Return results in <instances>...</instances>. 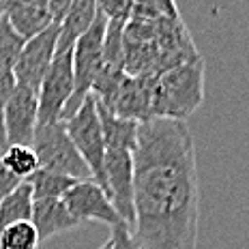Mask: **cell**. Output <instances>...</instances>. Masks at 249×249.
Returning <instances> with one entry per match:
<instances>
[{
  "label": "cell",
  "mask_w": 249,
  "mask_h": 249,
  "mask_svg": "<svg viewBox=\"0 0 249 249\" xmlns=\"http://www.w3.org/2000/svg\"><path fill=\"white\" fill-rule=\"evenodd\" d=\"M33 187L28 180H22L0 204V230L18 221H33Z\"/></svg>",
  "instance_id": "cell-15"
},
{
  "label": "cell",
  "mask_w": 249,
  "mask_h": 249,
  "mask_svg": "<svg viewBox=\"0 0 249 249\" xmlns=\"http://www.w3.org/2000/svg\"><path fill=\"white\" fill-rule=\"evenodd\" d=\"M26 41L11 28L9 19L0 18V71H13Z\"/></svg>",
  "instance_id": "cell-19"
},
{
  "label": "cell",
  "mask_w": 249,
  "mask_h": 249,
  "mask_svg": "<svg viewBox=\"0 0 249 249\" xmlns=\"http://www.w3.org/2000/svg\"><path fill=\"white\" fill-rule=\"evenodd\" d=\"M99 107V103H97ZM103 142V180L114 209L121 215L124 226H133V155L138 144V121L121 118L116 114L99 107Z\"/></svg>",
  "instance_id": "cell-2"
},
{
  "label": "cell",
  "mask_w": 249,
  "mask_h": 249,
  "mask_svg": "<svg viewBox=\"0 0 249 249\" xmlns=\"http://www.w3.org/2000/svg\"><path fill=\"white\" fill-rule=\"evenodd\" d=\"M4 18L9 19L11 28L19 35L24 41L37 37L48 26L54 24V15L48 7L26 0H9L4 9Z\"/></svg>",
  "instance_id": "cell-13"
},
{
  "label": "cell",
  "mask_w": 249,
  "mask_h": 249,
  "mask_svg": "<svg viewBox=\"0 0 249 249\" xmlns=\"http://www.w3.org/2000/svg\"><path fill=\"white\" fill-rule=\"evenodd\" d=\"M136 2L133 0H97L99 13L106 15L110 22H129Z\"/></svg>",
  "instance_id": "cell-20"
},
{
  "label": "cell",
  "mask_w": 249,
  "mask_h": 249,
  "mask_svg": "<svg viewBox=\"0 0 249 249\" xmlns=\"http://www.w3.org/2000/svg\"><path fill=\"white\" fill-rule=\"evenodd\" d=\"M30 146L37 153L41 170L71 176V178H75V180L92 178L90 168H88L86 161L80 157V153H77L75 144L71 142L62 121L37 124Z\"/></svg>",
  "instance_id": "cell-5"
},
{
  "label": "cell",
  "mask_w": 249,
  "mask_h": 249,
  "mask_svg": "<svg viewBox=\"0 0 249 249\" xmlns=\"http://www.w3.org/2000/svg\"><path fill=\"white\" fill-rule=\"evenodd\" d=\"M28 183H30V187H33V198L43 200V198H62V196H65L77 180L71 178V176L48 172V170L39 168L37 172L28 178Z\"/></svg>",
  "instance_id": "cell-17"
},
{
  "label": "cell",
  "mask_w": 249,
  "mask_h": 249,
  "mask_svg": "<svg viewBox=\"0 0 249 249\" xmlns=\"http://www.w3.org/2000/svg\"><path fill=\"white\" fill-rule=\"evenodd\" d=\"M67 133H69L71 142L75 144L80 157L90 168L92 178L106 189V180H103V155H106V142H103V127L97 99L88 95L82 106L71 114L67 121H62Z\"/></svg>",
  "instance_id": "cell-6"
},
{
  "label": "cell",
  "mask_w": 249,
  "mask_h": 249,
  "mask_svg": "<svg viewBox=\"0 0 249 249\" xmlns=\"http://www.w3.org/2000/svg\"><path fill=\"white\" fill-rule=\"evenodd\" d=\"M110 249H140V247L133 241L131 230L123 224V226L110 228Z\"/></svg>",
  "instance_id": "cell-23"
},
{
  "label": "cell",
  "mask_w": 249,
  "mask_h": 249,
  "mask_svg": "<svg viewBox=\"0 0 249 249\" xmlns=\"http://www.w3.org/2000/svg\"><path fill=\"white\" fill-rule=\"evenodd\" d=\"M73 45H56V54L39 86V124L62 121L67 103L73 97Z\"/></svg>",
  "instance_id": "cell-7"
},
{
  "label": "cell",
  "mask_w": 249,
  "mask_h": 249,
  "mask_svg": "<svg viewBox=\"0 0 249 249\" xmlns=\"http://www.w3.org/2000/svg\"><path fill=\"white\" fill-rule=\"evenodd\" d=\"M4 9H7V0H0V18L4 15Z\"/></svg>",
  "instance_id": "cell-26"
},
{
  "label": "cell",
  "mask_w": 249,
  "mask_h": 249,
  "mask_svg": "<svg viewBox=\"0 0 249 249\" xmlns=\"http://www.w3.org/2000/svg\"><path fill=\"white\" fill-rule=\"evenodd\" d=\"M200 178L187 121L148 118L133 155V226L140 249H196Z\"/></svg>",
  "instance_id": "cell-1"
},
{
  "label": "cell",
  "mask_w": 249,
  "mask_h": 249,
  "mask_svg": "<svg viewBox=\"0 0 249 249\" xmlns=\"http://www.w3.org/2000/svg\"><path fill=\"white\" fill-rule=\"evenodd\" d=\"M138 11L148 13V15H157V18H170V19H178V7L176 0H133Z\"/></svg>",
  "instance_id": "cell-21"
},
{
  "label": "cell",
  "mask_w": 249,
  "mask_h": 249,
  "mask_svg": "<svg viewBox=\"0 0 249 249\" xmlns=\"http://www.w3.org/2000/svg\"><path fill=\"white\" fill-rule=\"evenodd\" d=\"M97 13V0H71L65 18L60 19L58 45H73L75 39L95 22Z\"/></svg>",
  "instance_id": "cell-14"
},
{
  "label": "cell",
  "mask_w": 249,
  "mask_h": 249,
  "mask_svg": "<svg viewBox=\"0 0 249 249\" xmlns=\"http://www.w3.org/2000/svg\"><path fill=\"white\" fill-rule=\"evenodd\" d=\"M39 124V97L37 90L15 82V88L4 107V140L9 144L30 146L35 129Z\"/></svg>",
  "instance_id": "cell-10"
},
{
  "label": "cell",
  "mask_w": 249,
  "mask_h": 249,
  "mask_svg": "<svg viewBox=\"0 0 249 249\" xmlns=\"http://www.w3.org/2000/svg\"><path fill=\"white\" fill-rule=\"evenodd\" d=\"M0 153H2V150H0Z\"/></svg>",
  "instance_id": "cell-28"
},
{
  "label": "cell",
  "mask_w": 249,
  "mask_h": 249,
  "mask_svg": "<svg viewBox=\"0 0 249 249\" xmlns=\"http://www.w3.org/2000/svg\"><path fill=\"white\" fill-rule=\"evenodd\" d=\"M58 37H60V24L54 22L43 33H39L37 37L26 41L22 52H19V58L13 67V77L18 84L28 86L39 92L41 82H43L52 60H54Z\"/></svg>",
  "instance_id": "cell-9"
},
{
  "label": "cell",
  "mask_w": 249,
  "mask_h": 249,
  "mask_svg": "<svg viewBox=\"0 0 249 249\" xmlns=\"http://www.w3.org/2000/svg\"><path fill=\"white\" fill-rule=\"evenodd\" d=\"M33 224L39 232L41 243L52 236H58L62 232H69L80 228L82 224L67 211L62 198H43L35 200L33 204Z\"/></svg>",
  "instance_id": "cell-12"
},
{
  "label": "cell",
  "mask_w": 249,
  "mask_h": 249,
  "mask_svg": "<svg viewBox=\"0 0 249 249\" xmlns=\"http://www.w3.org/2000/svg\"><path fill=\"white\" fill-rule=\"evenodd\" d=\"M69 4H71V0H50L48 9L52 11V15H54V22L60 24V19L65 18V13H67V9H69Z\"/></svg>",
  "instance_id": "cell-25"
},
{
  "label": "cell",
  "mask_w": 249,
  "mask_h": 249,
  "mask_svg": "<svg viewBox=\"0 0 249 249\" xmlns=\"http://www.w3.org/2000/svg\"><path fill=\"white\" fill-rule=\"evenodd\" d=\"M150 86L153 75H123L116 99L112 103V114L129 121L144 123L150 118Z\"/></svg>",
  "instance_id": "cell-11"
},
{
  "label": "cell",
  "mask_w": 249,
  "mask_h": 249,
  "mask_svg": "<svg viewBox=\"0 0 249 249\" xmlns=\"http://www.w3.org/2000/svg\"><path fill=\"white\" fill-rule=\"evenodd\" d=\"M62 204L67 206V211L80 221L82 226L88 221H99L103 226H123L124 221L114 209L110 196L103 187L97 183L95 178L77 180V183L62 196Z\"/></svg>",
  "instance_id": "cell-8"
},
{
  "label": "cell",
  "mask_w": 249,
  "mask_h": 249,
  "mask_svg": "<svg viewBox=\"0 0 249 249\" xmlns=\"http://www.w3.org/2000/svg\"><path fill=\"white\" fill-rule=\"evenodd\" d=\"M204 101V60L198 58L176 65L153 75L150 118L187 121Z\"/></svg>",
  "instance_id": "cell-3"
},
{
  "label": "cell",
  "mask_w": 249,
  "mask_h": 249,
  "mask_svg": "<svg viewBox=\"0 0 249 249\" xmlns=\"http://www.w3.org/2000/svg\"><path fill=\"white\" fill-rule=\"evenodd\" d=\"M15 88L13 71H0V150L7 148V140H4V107Z\"/></svg>",
  "instance_id": "cell-22"
},
{
  "label": "cell",
  "mask_w": 249,
  "mask_h": 249,
  "mask_svg": "<svg viewBox=\"0 0 249 249\" xmlns=\"http://www.w3.org/2000/svg\"><path fill=\"white\" fill-rule=\"evenodd\" d=\"M41 238L33 221H18L0 230V249H39Z\"/></svg>",
  "instance_id": "cell-18"
},
{
  "label": "cell",
  "mask_w": 249,
  "mask_h": 249,
  "mask_svg": "<svg viewBox=\"0 0 249 249\" xmlns=\"http://www.w3.org/2000/svg\"><path fill=\"white\" fill-rule=\"evenodd\" d=\"M7 2H9V0H7Z\"/></svg>",
  "instance_id": "cell-29"
},
{
  "label": "cell",
  "mask_w": 249,
  "mask_h": 249,
  "mask_svg": "<svg viewBox=\"0 0 249 249\" xmlns=\"http://www.w3.org/2000/svg\"><path fill=\"white\" fill-rule=\"evenodd\" d=\"M0 163L18 180H28L39 170V159L33 146L26 144H9L0 153Z\"/></svg>",
  "instance_id": "cell-16"
},
{
  "label": "cell",
  "mask_w": 249,
  "mask_h": 249,
  "mask_svg": "<svg viewBox=\"0 0 249 249\" xmlns=\"http://www.w3.org/2000/svg\"><path fill=\"white\" fill-rule=\"evenodd\" d=\"M107 18L103 13H97L95 22H92L73 43V97L67 103L65 112H62V121L73 114L82 101L90 95L92 84H95L97 75L103 69V37H106Z\"/></svg>",
  "instance_id": "cell-4"
},
{
  "label": "cell",
  "mask_w": 249,
  "mask_h": 249,
  "mask_svg": "<svg viewBox=\"0 0 249 249\" xmlns=\"http://www.w3.org/2000/svg\"><path fill=\"white\" fill-rule=\"evenodd\" d=\"M99 249H110V238H107V241H106V243H103V245H101Z\"/></svg>",
  "instance_id": "cell-27"
},
{
  "label": "cell",
  "mask_w": 249,
  "mask_h": 249,
  "mask_svg": "<svg viewBox=\"0 0 249 249\" xmlns=\"http://www.w3.org/2000/svg\"><path fill=\"white\" fill-rule=\"evenodd\" d=\"M19 183H22V180H18L15 176H11L2 168V163H0V204H2V200L9 196V191H13Z\"/></svg>",
  "instance_id": "cell-24"
}]
</instances>
